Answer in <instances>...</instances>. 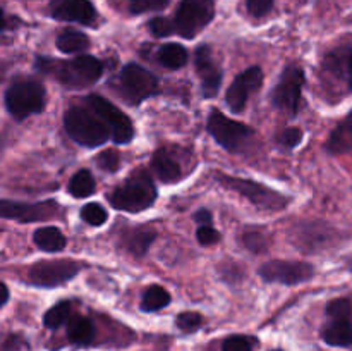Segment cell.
<instances>
[{
	"instance_id": "44",
	"label": "cell",
	"mask_w": 352,
	"mask_h": 351,
	"mask_svg": "<svg viewBox=\"0 0 352 351\" xmlns=\"http://www.w3.org/2000/svg\"><path fill=\"white\" fill-rule=\"evenodd\" d=\"M275 351H282V350H275Z\"/></svg>"
},
{
	"instance_id": "41",
	"label": "cell",
	"mask_w": 352,
	"mask_h": 351,
	"mask_svg": "<svg viewBox=\"0 0 352 351\" xmlns=\"http://www.w3.org/2000/svg\"><path fill=\"white\" fill-rule=\"evenodd\" d=\"M7 301H9V289L3 282H0V306L6 305Z\"/></svg>"
},
{
	"instance_id": "12",
	"label": "cell",
	"mask_w": 352,
	"mask_h": 351,
	"mask_svg": "<svg viewBox=\"0 0 352 351\" xmlns=\"http://www.w3.org/2000/svg\"><path fill=\"white\" fill-rule=\"evenodd\" d=\"M260 275L265 282L284 286H298L315 277L316 270L308 262L299 260H270L260 267Z\"/></svg>"
},
{
	"instance_id": "37",
	"label": "cell",
	"mask_w": 352,
	"mask_h": 351,
	"mask_svg": "<svg viewBox=\"0 0 352 351\" xmlns=\"http://www.w3.org/2000/svg\"><path fill=\"white\" fill-rule=\"evenodd\" d=\"M196 240L203 246H212L217 241H220V233L212 226H199L198 231H196Z\"/></svg>"
},
{
	"instance_id": "34",
	"label": "cell",
	"mask_w": 352,
	"mask_h": 351,
	"mask_svg": "<svg viewBox=\"0 0 352 351\" xmlns=\"http://www.w3.org/2000/svg\"><path fill=\"white\" fill-rule=\"evenodd\" d=\"M277 140L282 148L292 150V148H296L302 141V131L299 129V127H285V129L278 134Z\"/></svg>"
},
{
	"instance_id": "33",
	"label": "cell",
	"mask_w": 352,
	"mask_h": 351,
	"mask_svg": "<svg viewBox=\"0 0 352 351\" xmlns=\"http://www.w3.org/2000/svg\"><path fill=\"white\" fill-rule=\"evenodd\" d=\"M170 3V0H129L131 14H144L162 10Z\"/></svg>"
},
{
	"instance_id": "27",
	"label": "cell",
	"mask_w": 352,
	"mask_h": 351,
	"mask_svg": "<svg viewBox=\"0 0 352 351\" xmlns=\"http://www.w3.org/2000/svg\"><path fill=\"white\" fill-rule=\"evenodd\" d=\"M170 303V295L164 286L153 284L144 291L143 299H141V310L143 312H158V310L165 308Z\"/></svg>"
},
{
	"instance_id": "36",
	"label": "cell",
	"mask_w": 352,
	"mask_h": 351,
	"mask_svg": "<svg viewBox=\"0 0 352 351\" xmlns=\"http://www.w3.org/2000/svg\"><path fill=\"white\" fill-rule=\"evenodd\" d=\"M100 167L107 172H116L120 167V157L116 150H105L96 157Z\"/></svg>"
},
{
	"instance_id": "43",
	"label": "cell",
	"mask_w": 352,
	"mask_h": 351,
	"mask_svg": "<svg viewBox=\"0 0 352 351\" xmlns=\"http://www.w3.org/2000/svg\"><path fill=\"white\" fill-rule=\"evenodd\" d=\"M3 26V14H2V9H0V30H2Z\"/></svg>"
},
{
	"instance_id": "38",
	"label": "cell",
	"mask_w": 352,
	"mask_h": 351,
	"mask_svg": "<svg viewBox=\"0 0 352 351\" xmlns=\"http://www.w3.org/2000/svg\"><path fill=\"white\" fill-rule=\"evenodd\" d=\"M246 7L250 10L251 16L263 17L274 7V0H246Z\"/></svg>"
},
{
	"instance_id": "29",
	"label": "cell",
	"mask_w": 352,
	"mask_h": 351,
	"mask_svg": "<svg viewBox=\"0 0 352 351\" xmlns=\"http://www.w3.org/2000/svg\"><path fill=\"white\" fill-rule=\"evenodd\" d=\"M72 315V303L71 301H60L55 306L47 310V313L43 315V323L48 329H58V327L64 326Z\"/></svg>"
},
{
	"instance_id": "9",
	"label": "cell",
	"mask_w": 352,
	"mask_h": 351,
	"mask_svg": "<svg viewBox=\"0 0 352 351\" xmlns=\"http://www.w3.org/2000/svg\"><path fill=\"white\" fill-rule=\"evenodd\" d=\"M305 81V69L301 65H285L280 78H278V83L272 89L270 100L274 103V107H277L278 110H282V112H285L291 117L298 116Z\"/></svg>"
},
{
	"instance_id": "39",
	"label": "cell",
	"mask_w": 352,
	"mask_h": 351,
	"mask_svg": "<svg viewBox=\"0 0 352 351\" xmlns=\"http://www.w3.org/2000/svg\"><path fill=\"white\" fill-rule=\"evenodd\" d=\"M195 220L199 224V226H212V222H213L212 212L206 209L198 210V212L195 213Z\"/></svg>"
},
{
	"instance_id": "26",
	"label": "cell",
	"mask_w": 352,
	"mask_h": 351,
	"mask_svg": "<svg viewBox=\"0 0 352 351\" xmlns=\"http://www.w3.org/2000/svg\"><path fill=\"white\" fill-rule=\"evenodd\" d=\"M96 191V181L88 169H81L76 172L69 181V193L74 198H88Z\"/></svg>"
},
{
	"instance_id": "28",
	"label": "cell",
	"mask_w": 352,
	"mask_h": 351,
	"mask_svg": "<svg viewBox=\"0 0 352 351\" xmlns=\"http://www.w3.org/2000/svg\"><path fill=\"white\" fill-rule=\"evenodd\" d=\"M241 241H243V246L248 248L251 253H265L270 248V237L263 229H258V227L243 229Z\"/></svg>"
},
{
	"instance_id": "35",
	"label": "cell",
	"mask_w": 352,
	"mask_h": 351,
	"mask_svg": "<svg viewBox=\"0 0 352 351\" xmlns=\"http://www.w3.org/2000/svg\"><path fill=\"white\" fill-rule=\"evenodd\" d=\"M148 28H150L151 34L157 38H165L174 33V23L170 19H167V17H153L148 23Z\"/></svg>"
},
{
	"instance_id": "31",
	"label": "cell",
	"mask_w": 352,
	"mask_h": 351,
	"mask_svg": "<svg viewBox=\"0 0 352 351\" xmlns=\"http://www.w3.org/2000/svg\"><path fill=\"white\" fill-rule=\"evenodd\" d=\"M175 326L182 330V332H196L199 327L203 326V317L198 312H182L179 313L175 319Z\"/></svg>"
},
{
	"instance_id": "19",
	"label": "cell",
	"mask_w": 352,
	"mask_h": 351,
	"mask_svg": "<svg viewBox=\"0 0 352 351\" xmlns=\"http://www.w3.org/2000/svg\"><path fill=\"white\" fill-rule=\"evenodd\" d=\"M155 237H157V233H155L153 229H150V227H131V229H127L126 233L122 234V237H120V246H122L127 253L133 255V257L141 258L146 255L148 250H150Z\"/></svg>"
},
{
	"instance_id": "32",
	"label": "cell",
	"mask_w": 352,
	"mask_h": 351,
	"mask_svg": "<svg viewBox=\"0 0 352 351\" xmlns=\"http://www.w3.org/2000/svg\"><path fill=\"white\" fill-rule=\"evenodd\" d=\"M256 346V339L250 336H230L223 341L222 351H253Z\"/></svg>"
},
{
	"instance_id": "8",
	"label": "cell",
	"mask_w": 352,
	"mask_h": 351,
	"mask_svg": "<svg viewBox=\"0 0 352 351\" xmlns=\"http://www.w3.org/2000/svg\"><path fill=\"white\" fill-rule=\"evenodd\" d=\"M215 16L213 0H182L174 17V31L182 38L198 36Z\"/></svg>"
},
{
	"instance_id": "23",
	"label": "cell",
	"mask_w": 352,
	"mask_h": 351,
	"mask_svg": "<svg viewBox=\"0 0 352 351\" xmlns=\"http://www.w3.org/2000/svg\"><path fill=\"white\" fill-rule=\"evenodd\" d=\"M67 337L71 343L86 346L95 337V326L88 317L71 315V319L67 320Z\"/></svg>"
},
{
	"instance_id": "2",
	"label": "cell",
	"mask_w": 352,
	"mask_h": 351,
	"mask_svg": "<svg viewBox=\"0 0 352 351\" xmlns=\"http://www.w3.org/2000/svg\"><path fill=\"white\" fill-rule=\"evenodd\" d=\"M157 200V188L146 171H136L126 179L120 186H117L110 195V203L113 209L122 212H143L150 209Z\"/></svg>"
},
{
	"instance_id": "17",
	"label": "cell",
	"mask_w": 352,
	"mask_h": 351,
	"mask_svg": "<svg viewBox=\"0 0 352 351\" xmlns=\"http://www.w3.org/2000/svg\"><path fill=\"white\" fill-rule=\"evenodd\" d=\"M52 17L65 23H78L93 26L96 23V9L89 0H50L48 3Z\"/></svg>"
},
{
	"instance_id": "3",
	"label": "cell",
	"mask_w": 352,
	"mask_h": 351,
	"mask_svg": "<svg viewBox=\"0 0 352 351\" xmlns=\"http://www.w3.org/2000/svg\"><path fill=\"white\" fill-rule=\"evenodd\" d=\"M64 126L69 136L82 147H100L110 138L109 127L88 107H71L64 116Z\"/></svg>"
},
{
	"instance_id": "22",
	"label": "cell",
	"mask_w": 352,
	"mask_h": 351,
	"mask_svg": "<svg viewBox=\"0 0 352 351\" xmlns=\"http://www.w3.org/2000/svg\"><path fill=\"white\" fill-rule=\"evenodd\" d=\"M33 241L38 250L47 251V253H57L67 246V240L57 227H40L34 231Z\"/></svg>"
},
{
	"instance_id": "15",
	"label": "cell",
	"mask_w": 352,
	"mask_h": 351,
	"mask_svg": "<svg viewBox=\"0 0 352 351\" xmlns=\"http://www.w3.org/2000/svg\"><path fill=\"white\" fill-rule=\"evenodd\" d=\"M261 85H263V71H261L260 65H251L250 69L241 72L227 89L226 102L229 109L236 114L243 112L246 109L250 96L254 92H258Z\"/></svg>"
},
{
	"instance_id": "18",
	"label": "cell",
	"mask_w": 352,
	"mask_h": 351,
	"mask_svg": "<svg viewBox=\"0 0 352 351\" xmlns=\"http://www.w3.org/2000/svg\"><path fill=\"white\" fill-rule=\"evenodd\" d=\"M151 169H153L155 176L162 182H165V184H170V182L179 181L182 178L181 162L165 147H160L153 153V157H151Z\"/></svg>"
},
{
	"instance_id": "1",
	"label": "cell",
	"mask_w": 352,
	"mask_h": 351,
	"mask_svg": "<svg viewBox=\"0 0 352 351\" xmlns=\"http://www.w3.org/2000/svg\"><path fill=\"white\" fill-rule=\"evenodd\" d=\"M36 69L43 74L54 76L55 81L69 89H82L95 85L103 74V64L93 55H79L71 61L38 57Z\"/></svg>"
},
{
	"instance_id": "20",
	"label": "cell",
	"mask_w": 352,
	"mask_h": 351,
	"mask_svg": "<svg viewBox=\"0 0 352 351\" xmlns=\"http://www.w3.org/2000/svg\"><path fill=\"white\" fill-rule=\"evenodd\" d=\"M320 336L329 346H352V319H330L320 330Z\"/></svg>"
},
{
	"instance_id": "6",
	"label": "cell",
	"mask_w": 352,
	"mask_h": 351,
	"mask_svg": "<svg viewBox=\"0 0 352 351\" xmlns=\"http://www.w3.org/2000/svg\"><path fill=\"white\" fill-rule=\"evenodd\" d=\"M117 86L122 98L133 105H140L146 98L157 95L160 89L157 76L134 62L124 65L117 78Z\"/></svg>"
},
{
	"instance_id": "24",
	"label": "cell",
	"mask_w": 352,
	"mask_h": 351,
	"mask_svg": "<svg viewBox=\"0 0 352 351\" xmlns=\"http://www.w3.org/2000/svg\"><path fill=\"white\" fill-rule=\"evenodd\" d=\"M158 62L167 69H181L188 64L189 54L182 45L165 43L158 48Z\"/></svg>"
},
{
	"instance_id": "11",
	"label": "cell",
	"mask_w": 352,
	"mask_h": 351,
	"mask_svg": "<svg viewBox=\"0 0 352 351\" xmlns=\"http://www.w3.org/2000/svg\"><path fill=\"white\" fill-rule=\"evenodd\" d=\"M62 213V206L55 200H45L36 203L9 202L0 200V219L16 220L21 224L43 222V220L58 219Z\"/></svg>"
},
{
	"instance_id": "21",
	"label": "cell",
	"mask_w": 352,
	"mask_h": 351,
	"mask_svg": "<svg viewBox=\"0 0 352 351\" xmlns=\"http://www.w3.org/2000/svg\"><path fill=\"white\" fill-rule=\"evenodd\" d=\"M330 155H344L352 151V110L337 124L325 143Z\"/></svg>"
},
{
	"instance_id": "30",
	"label": "cell",
	"mask_w": 352,
	"mask_h": 351,
	"mask_svg": "<svg viewBox=\"0 0 352 351\" xmlns=\"http://www.w3.org/2000/svg\"><path fill=\"white\" fill-rule=\"evenodd\" d=\"M81 217L86 224L93 227H100L107 222V210L100 203H86L81 209Z\"/></svg>"
},
{
	"instance_id": "10",
	"label": "cell",
	"mask_w": 352,
	"mask_h": 351,
	"mask_svg": "<svg viewBox=\"0 0 352 351\" xmlns=\"http://www.w3.org/2000/svg\"><path fill=\"white\" fill-rule=\"evenodd\" d=\"M206 127H208V133L212 134L213 140L230 153H239L246 147L248 141L254 136V131L250 126L229 119L220 110L210 112Z\"/></svg>"
},
{
	"instance_id": "16",
	"label": "cell",
	"mask_w": 352,
	"mask_h": 351,
	"mask_svg": "<svg viewBox=\"0 0 352 351\" xmlns=\"http://www.w3.org/2000/svg\"><path fill=\"white\" fill-rule=\"evenodd\" d=\"M196 72L201 81L203 98H215L222 86V69L212 57V48L208 45L198 47L195 55Z\"/></svg>"
},
{
	"instance_id": "40",
	"label": "cell",
	"mask_w": 352,
	"mask_h": 351,
	"mask_svg": "<svg viewBox=\"0 0 352 351\" xmlns=\"http://www.w3.org/2000/svg\"><path fill=\"white\" fill-rule=\"evenodd\" d=\"M19 346H23V341H21L17 336H10L9 339L3 343L2 351H17L19 350Z\"/></svg>"
},
{
	"instance_id": "14",
	"label": "cell",
	"mask_w": 352,
	"mask_h": 351,
	"mask_svg": "<svg viewBox=\"0 0 352 351\" xmlns=\"http://www.w3.org/2000/svg\"><path fill=\"white\" fill-rule=\"evenodd\" d=\"M81 270V265L74 260L38 262L28 270V281L38 288H58L65 284Z\"/></svg>"
},
{
	"instance_id": "42",
	"label": "cell",
	"mask_w": 352,
	"mask_h": 351,
	"mask_svg": "<svg viewBox=\"0 0 352 351\" xmlns=\"http://www.w3.org/2000/svg\"><path fill=\"white\" fill-rule=\"evenodd\" d=\"M346 58H347V69H349V78L352 83V47L346 48Z\"/></svg>"
},
{
	"instance_id": "4",
	"label": "cell",
	"mask_w": 352,
	"mask_h": 351,
	"mask_svg": "<svg viewBox=\"0 0 352 351\" xmlns=\"http://www.w3.org/2000/svg\"><path fill=\"white\" fill-rule=\"evenodd\" d=\"M215 179L227 188L229 191L237 193L248 202L253 203L254 206H260L263 210H270V212H277V210H284L289 205V198L282 193L275 191L274 188L261 184V182L251 181V179L236 178V176H227L222 172H217Z\"/></svg>"
},
{
	"instance_id": "7",
	"label": "cell",
	"mask_w": 352,
	"mask_h": 351,
	"mask_svg": "<svg viewBox=\"0 0 352 351\" xmlns=\"http://www.w3.org/2000/svg\"><path fill=\"white\" fill-rule=\"evenodd\" d=\"M85 105L109 127L110 131V140L117 145H126L129 143L134 138V126L131 123L129 117L109 102L107 98L100 95H88L85 98Z\"/></svg>"
},
{
	"instance_id": "13",
	"label": "cell",
	"mask_w": 352,
	"mask_h": 351,
	"mask_svg": "<svg viewBox=\"0 0 352 351\" xmlns=\"http://www.w3.org/2000/svg\"><path fill=\"white\" fill-rule=\"evenodd\" d=\"M337 236H339V233H337L336 227L322 222V220L301 222L292 231L294 246L305 251V253H316V251L332 246V243H336Z\"/></svg>"
},
{
	"instance_id": "5",
	"label": "cell",
	"mask_w": 352,
	"mask_h": 351,
	"mask_svg": "<svg viewBox=\"0 0 352 351\" xmlns=\"http://www.w3.org/2000/svg\"><path fill=\"white\" fill-rule=\"evenodd\" d=\"M6 107L17 120L40 114L45 107L43 85L36 79H17L7 89Z\"/></svg>"
},
{
	"instance_id": "25",
	"label": "cell",
	"mask_w": 352,
	"mask_h": 351,
	"mask_svg": "<svg viewBox=\"0 0 352 351\" xmlns=\"http://www.w3.org/2000/svg\"><path fill=\"white\" fill-rule=\"evenodd\" d=\"M55 45L64 54H81L89 48V38L81 31L65 30L58 34Z\"/></svg>"
}]
</instances>
